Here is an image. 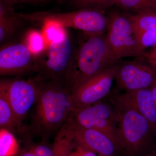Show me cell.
<instances>
[{
	"label": "cell",
	"mask_w": 156,
	"mask_h": 156,
	"mask_svg": "<svg viewBox=\"0 0 156 156\" xmlns=\"http://www.w3.org/2000/svg\"><path fill=\"white\" fill-rule=\"evenodd\" d=\"M35 80L38 95L34 126L39 133L47 134L67 121L72 110L71 93L64 84Z\"/></svg>",
	"instance_id": "obj_1"
},
{
	"label": "cell",
	"mask_w": 156,
	"mask_h": 156,
	"mask_svg": "<svg viewBox=\"0 0 156 156\" xmlns=\"http://www.w3.org/2000/svg\"><path fill=\"white\" fill-rule=\"evenodd\" d=\"M117 62L106 35L103 33L93 34L76 53L66 86L71 93L84 81L115 65Z\"/></svg>",
	"instance_id": "obj_2"
},
{
	"label": "cell",
	"mask_w": 156,
	"mask_h": 156,
	"mask_svg": "<svg viewBox=\"0 0 156 156\" xmlns=\"http://www.w3.org/2000/svg\"><path fill=\"white\" fill-rule=\"evenodd\" d=\"M75 55L67 34L60 41L50 42L34 59L33 69L37 73L35 80L66 85Z\"/></svg>",
	"instance_id": "obj_3"
},
{
	"label": "cell",
	"mask_w": 156,
	"mask_h": 156,
	"mask_svg": "<svg viewBox=\"0 0 156 156\" xmlns=\"http://www.w3.org/2000/svg\"><path fill=\"white\" fill-rule=\"evenodd\" d=\"M16 14L21 19L42 27L53 23L64 28L76 29L92 34L103 33L108 25V19L102 13L93 9H83L67 13L43 11Z\"/></svg>",
	"instance_id": "obj_4"
},
{
	"label": "cell",
	"mask_w": 156,
	"mask_h": 156,
	"mask_svg": "<svg viewBox=\"0 0 156 156\" xmlns=\"http://www.w3.org/2000/svg\"><path fill=\"white\" fill-rule=\"evenodd\" d=\"M119 115L118 125L122 149L130 156L141 153L154 134L150 124L142 115L131 108L113 105Z\"/></svg>",
	"instance_id": "obj_5"
},
{
	"label": "cell",
	"mask_w": 156,
	"mask_h": 156,
	"mask_svg": "<svg viewBox=\"0 0 156 156\" xmlns=\"http://www.w3.org/2000/svg\"><path fill=\"white\" fill-rule=\"evenodd\" d=\"M81 128L102 132L113 140L121 150L116 109L108 103L99 101L92 105L73 109L67 120Z\"/></svg>",
	"instance_id": "obj_6"
},
{
	"label": "cell",
	"mask_w": 156,
	"mask_h": 156,
	"mask_svg": "<svg viewBox=\"0 0 156 156\" xmlns=\"http://www.w3.org/2000/svg\"><path fill=\"white\" fill-rule=\"evenodd\" d=\"M106 38L117 61L124 57L143 56L140 47L132 30L128 17L113 14L108 19Z\"/></svg>",
	"instance_id": "obj_7"
},
{
	"label": "cell",
	"mask_w": 156,
	"mask_h": 156,
	"mask_svg": "<svg viewBox=\"0 0 156 156\" xmlns=\"http://www.w3.org/2000/svg\"><path fill=\"white\" fill-rule=\"evenodd\" d=\"M116 64L91 77L71 92L72 110L100 101L110 92L115 79Z\"/></svg>",
	"instance_id": "obj_8"
},
{
	"label": "cell",
	"mask_w": 156,
	"mask_h": 156,
	"mask_svg": "<svg viewBox=\"0 0 156 156\" xmlns=\"http://www.w3.org/2000/svg\"><path fill=\"white\" fill-rule=\"evenodd\" d=\"M115 80L126 92L151 88L156 82V70L141 62H126L116 65Z\"/></svg>",
	"instance_id": "obj_9"
},
{
	"label": "cell",
	"mask_w": 156,
	"mask_h": 156,
	"mask_svg": "<svg viewBox=\"0 0 156 156\" xmlns=\"http://www.w3.org/2000/svg\"><path fill=\"white\" fill-rule=\"evenodd\" d=\"M1 81L5 87L11 107L20 126L29 111L36 102L38 95L36 81L35 80Z\"/></svg>",
	"instance_id": "obj_10"
},
{
	"label": "cell",
	"mask_w": 156,
	"mask_h": 156,
	"mask_svg": "<svg viewBox=\"0 0 156 156\" xmlns=\"http://www.w3.org/2000/svg\"><path fill=\"white\" fill-rule=\"evenodd\" d=\"M110 100L113 105L131 108L138 112L148 121L156 134V105L151 88L116 93Z\"/></svg>",
	"instance_id": "obj_11"
},
{
	"label": "cell",
	"mask_w": 156,
	"mask_h": 156,
	"mask_svg": "<svg viewBox=\"0 0 156 156\" xmlns=\"http://www.w3.org/2000/svg\"><path fill=\"white\" fill-rule=\"evenodd\" d=\"M74 139L98 156H116L119 147L106 134L97 130L81 128L66 121Z\"/></svg>",
	"instance_id": "obj_12"
},
{
	"label": "cell",
	"mask_w": 156,
	"mask_h": 156,
	"mask_svg": "<svg viewBox=\"0 0 156 156\" xmlns=\"http://www.w3.org/2000/svg\"><path fill=\"white\" fill-rule=\"evenodd\" d=\"M34 57L27 44H15L3 48L0 51V74H16L34 68Z\"/></svg>",
	"instance_id": "obj_13"
},
{
	"label": "cell",
	"mask_w": 156,
	"mask_h": 156,
	"mask_svg": "<svg viewBox=\"0 0 156 156\" xmlns=\"http://www.w3.org/2000/svg\"><path fill=\"white\" fill-rule=\"evenodd\" d=\"M132 30L140 47L145 51L156 45V11L139 12L128 16Z\"/></svg>",
	"instance_id": "obj_14"
},
{
	"label": "cell",
	"mask_w": 156,
	"mask_h": 156,
	"mask_svg": "<svg viewBox=\"0 0 156 156\" xmlns=\"http://www.w3.org/2000/svg\"><path fill=\"white\" fill-rule=\"evenodd\" d=\"M13 4L1 0L0 4V41L12 34L19 27L21 18L14 12Z\"/></svg>",
	"instance_id": "obj_15"
},
{
	"label": "cell",
	"mask_w": 156,
	"mask_h": 156,
	"mask_svg": "<svg viewBox=\"0 0 156 156\" xmlns=\"http://www.w3.org/2000/svg\"><path fill=\"white\" fill-rule=\"evenodd\" d=\"M20 126L17 122L11 104L9 101L5 87L2 82L0 83V126L4 130L13 131Z\"/></svg>",
	"instance_id": "obj_16"
},
{
	"label": "cell",
	"mask_w": 156,
	"mask_h": 156,
	"mask_svg": "<svg viewBox=\"0 0 156 156\" xmlns=\"http://www.w3.org/2000/svg\"><path fill=\"white\" fill-rule=\"evenodd\" d=\"M74 140L72 133L66 123L55 138L53 147V156H69Z\"/></svg>",
	"instance_id": "obj_17"
},
{
	"label": "cell",
	"mask_w": 156,
	"mask_h": 156,
	"mask_svg": "<svg viewBox=\"0 0 156 156\" xmlns=\"http://www.w3.org/2000/svg\"><path fill=\"white\" fill-rule=\"evenodd\" d=\"M117 5L137 13L151 10L156 11V0H118Z\"/></svg>",
	"instance_id": "obj_18"
},
{
	"label": "cell",
	"mask_w": 156,
	"mask_h": 156,
	"mask_svg": "<svg viewBox=\"0 0 156 156\" xmlns=\"http://www.w3.org/2000/svg\"><path fill=\"white\" fill-rule=\"evenodd\" d=\"M27 45L35 56L41 53L46 48L44 36L39 32H31L27 36Z\"/></svg>",
	"instance_id": "obj_19"
},
{
	"label": "cell",
	"mask_w": 156,
	"mask_h": 156,
	"mask_svg": "<svg viewBox=\"0 0 156 156\" xmlns=\"http://www.w3.org/2000/svg\"><path fill=\"white\" fill-rule=\"evenodd\" d=\"M43 27L44 36L50 43L60 41L67 34L65 28L53 23L46 24Z\"/></svg>",
	"instance_id": "obj_20"
},
{
	"label": "cell",
	"mask_w": 156,
	"mask_h": 156,
	"mask_svg": "<svg viewBox=\"0 0 156 156\" xmlns=\"http://www.w3.org/2000/svg\"><path fill=\"white\" fill-rule=\"evenodd\" d=\"M80 8H103L117 5L118 0H73Z\"/></svg>",
	"instance_id": "obj_21"
},
{
	"label": "cell",
	"mask_w": 156,
	"mask_h": 156,
	"mask_svg": "<svg viewBox=\"0 0 156 156\" xmlns=\"http://www.w3.org/2000/svg\"><path fill=\"white\" fill-rule=\"evenodd\" d=\"M69 156H98L90 150L74 140Z\"/></svg>",
	"instance_id": "obj_22"
},
{
	"label": "cell",
	"mask_w": 156,
	"mask_h": 156,
	"mask_svg": "<svg viewBox=\"0 0 156 156\" xmlns=\"http://www.w3.org/2000/svg\"><path fill=\"white\" fill-rule=\"evenodd\" d=\"M35 156H53V148L44 144H39L31 147Z\"/></svg>",
	"instance_id": "obj_23"
},
{
	"label": "cell",
	"mask_w": 156,
	"mask_h": 156,
	"mask_svg": "<svg viewBox=\"0 0 156 156\" xmlns=\"http://www.w3.org/2000/svg\"><path fill=\"white\" fill-rule=\"evenodd\" d=\"M143 56L147 59L149 64L156 70V45L148 52H144Z\"/></svg>",
	"instance_id": "obj_24"
},
{
	"label": "cell",
	"mask_w": 156,
	"mask_h": 156,
	"mask_svg": "<svg viewBox=\"0 0 156 156\" xmlns=\"http://www.w3.org/2000/svg\"><path fill=\"white\" fill-rule=\"evenodd\" d=\"M6 2H10L12 4H15L18 2H25V3H30V2H40L42 0H4Z\"/></svg>",
	"instance_id": "obj_25"
},
{
	"label": "cell",
	"mask_w": 156,
	"mask_h": 156,
	"mask_svg": "<svg viewBox=\"0 0 156 156\" xmlns=\"http://www.w3.org/2000/svg\"><path fill=\"white\" fill-rule=\"evenodd\" d=\"M20 156H35V155L33 151L31 148L30 150L26 151L23 153Z\"/></svg>",
	"instance_id": "obj_26"
},
{
	"label": "cell",
	"mask_w": 156,
	"mask_h": 156,
	"mask_svg": "<svg viewBox=\"0 0 156 156\" xmlns=\"http://www.w3.org/2000/svg\"><path fill=\"white\" fill-rule=\"evenodd\" d=\"M152 92L153 95L154 99L156 105V82L154 85L151 87Z\"/></svg>",
	"instance_id": "obj_27"
},
{
	"label": "cell",
	"mask_w": 156,
	"mask_h": 156,
	"mask_svg": "<svg viewBox=\"0 0 156 156\" xmlns=\"http://www.w3.org/2000/svg\"><path fill=\"white\" fill-rule=\"evenodd\" d=\"M149 156H156V154H153L151 155H150Z\"/></svg>",
	"instance_id": "obj_28"
}]
</instances>
